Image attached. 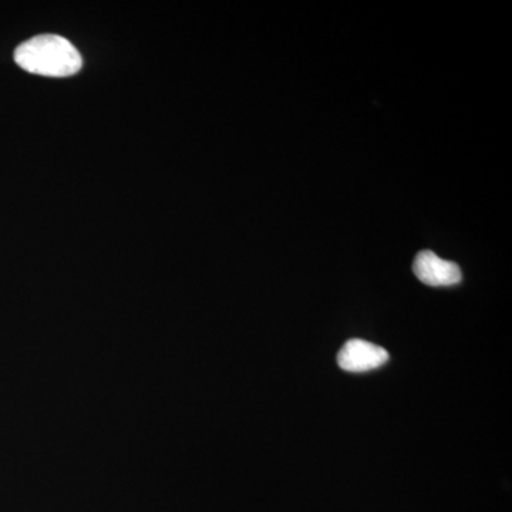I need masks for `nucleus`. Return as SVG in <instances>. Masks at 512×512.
<instances>
[{"mask_svg": "<svg viewBox=\"0 0 512 512\" xmlns=\"http://www.w3.org/2000/svg\"><path fill=\"white\" fill-rule=\"evenodd\" d=\"M15 62L26 72L45 77H69L82 69L79 50L62 36L40 35L15 50Z\"/></svg>", "mask_w": 512, "mask_h": 512, "instance_id": "1", "label": "nucleus"}, {"mask_svg": "<svg viewBox=\"0 0 512 512\" xmlns=\"http://www.w3.org/2000/svg\"><path fill=\"white\" fill-rule=\"evenodd\" d=\"M389 360L386 349L362 339H352L340 349L339 366L346 372L363 373L379 369Z\"/></svg>", "mask_w": 512, "mask_h": 512, "instance_id": "2", "label": "nucleus"}, {"mask_svg": "<svg viewBox=\"0 0 512 512\" xmlns=\"http://www.w3.org/2000/svg\"><path fill=\"white\" fill-rule=\"evenodd\" d=\"M414 275L429 286H453L460 284V266L441 259L431 251L420 252L414 259Z\"/></svg>", "mask_w": 512, "mask_h": 512, "instance_id": "3", "label": "nucleus"}]
</instances>
